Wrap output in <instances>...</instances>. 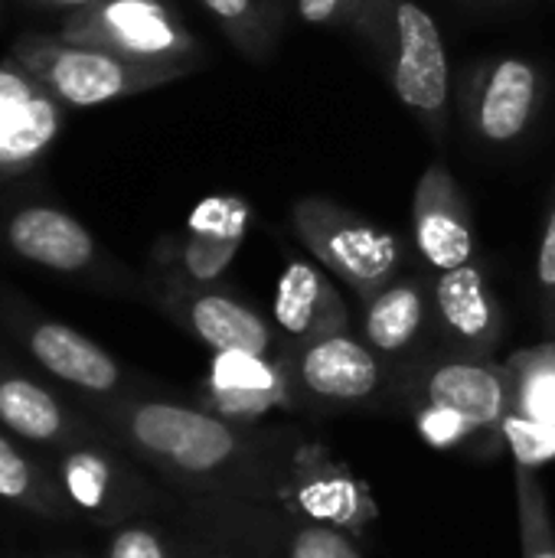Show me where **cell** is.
Listing matches in <instances>:
<instances>
[{"label":"cell","instance_id":"cell-1","mask_svg":"<svg viewBox=\"0 0 555 558\" xmlns=\"http://www.w3.org/2000/svg\"><path fill=\"white\" fill-rule=\"evenodd\" d=\"M82 405L124 454L167 487L232 500L285 494L294 448L278 451L275 441L249 432L242 422L186 402L137 396V389L114 402Z\"/></svg>","mask_w":555,"mask_h":558},{"label":"cell","instance_id":"cell-2","mask_svg":"<svg viewBox=\"0 0 555 558\" xmlns=\"http://www.w3.org/2000/svg\"><path fill=\"white\" fill-rule=\"evenodd\" d=\"M347 29L376 52L393 95L409 108L419 128L442 144L448 134L451 69L432 13L415 0H357Z\"/></svg>","mask_w":555,"mask_h":558},{"label":"cell","instance_id":"cell-3","mask_svg":"<svg viewBox=\"0 0 555 558\" xmlns=\"http://www.w3.org/2000/svg\"><path fill=\"white\" fill-rule=\"evenodd\" d=\"M62 108H95L114 98L150 92L186 78V65H150L131 62L108 49L65 43L56 33H23L13 39L10 52Z\"/></svg>","mask_w":555,"mask_h":558},{"label":"cell","instance_id":"cell-4","mask_svg":"<svg viewBox=\"0 0 555 558\" xmlns=\"http://www.w3.org/2000/svg\"><path fill=\"white\" fill-rule=\"evenodd\" d=\"M291 226L307 252L363 301L396 281L406 262L399 235L324 196L298 199L291 206Z\"/></svg>","mask_w":555,"mask_h":558},{"label":"cell","instance_id":"cell-5","mask_svg":"<svg viewBox=\"0 0 555 558\" xmlns=\"http://www.w3.org/2000/svg\"><path fill=\"white\" fill-rule=\"evenodd\" d=\"M56 36L150 65L196 69L203 59V43L170 0H98L65 13Z\"/></svg>","mask_w":555,"mask_h":558},{"label":"cell","instance_id":"cell-6","mask_svg":"<svg viewBox=\"0 0 555 558\" xmlns=\"http://www.w3.org/2000/svg\"><path fill=\"white\" fill-rule=\"evenodd\" d=\"M510 412V376L484 356L438 360L419 389V432L435 448H458L481 432H500Z\"/></svg>","mask_w":555,"mask_h":558},{"label":"cell","instance_id":"cell-7","mask_svg":"<svg viewBox=\"0 0 555 558\" xmlns=\"http://www.w3.org/2000/svg\"><path fill=\"white\" fill-rule=\"evenodd\" d=\"M46 458L75 520L114 530L131 520H141L157 504H164V490L141 477V464L124 454L105 432Z\"/></svg>","mask_w":555,"mask_h":558},{"label":"cell","instance_id":"cell-8","mask_svg":"<svg viewBox=\"0 0 555 558\" xmlns=\"http://www.w3.org/2000/svg\"><path fill=\"white\" fill-rule=\"evenodd\" d=\"M0 320L46 376L75 389L85 402H114L137 389L108 350L69 324L46 317L16 298L0 301Z\"/></svg>","mask_w":555,"mask_h":558},{"label":"cell","instance_id":"cell-9","mask_svg":"<svg viewBox=\"0 0 555 558\" xmlns=\"http://www.w3.org/2000/svg\"><path fill=\"white\" fill-rule=\"evenodd\" d=\"M546 98V75L523 56H487L471 62L461 75L458 108L464 128L484 147H507L520 141Z\"/></svg>","mask_w":555,"mask_h":558},{"label":"cell","instance_id":"cell-10","mask_svg":"<svg viewBox=\"0 0 555 558\" xmlns=\"http://www.w3.org/2000/svg\"><path fill=\"white\" fill-rule=\"evenodd\" d=\"M0 242L10 255L62 278L105 281L111 262L98 239L65 209L52 203H23L0 219Z\"/></svg>","mask_w":555,"mask_h":558},{"label":"cell","instance_id":"cell-11","mask_svg":"<svg viewBox=\"0 0 555 558\" xmlns=\"http://www.w3.org/2000/svg\"><path fill=\"white\" fill-rule=\"evenodd\" d=\"M285 497L298 517L343 530L347 536H360L379 513L370 487L321 445H294Z\"/></svg>","mask_w":555,"mask_h":558},{"label":"cell","instance_id":"cell-12","mask_svg":"<svg viewBox=\"0 0 555 558\" xmlns=\"http://www.w3.org/2000/svg\"><path fill=\"white\" fill-rule=\"evenodd\" d=\"M157 301L183 330H190L200 343H206L216 353H272V324L262 314H255L245 301L232 298L216 284H193L173 275L164 281Z\"/></svg>","mask_w":555,"mask_h":558},{"label":"cell","instance_id":"cell-13","mask_svg":"<svg viewBox=\"0 0 555 558\" xmlns=\"http://www.w3.org/2000/svg\"><path fill=\"white\" fill-rule=\"evenodd\" d=\"M281 369L288 376L291 396L307 402L357 405L373 399L383 386L379 356L350 333L285 350Z\"/></svg>","mask_w":555,"mask_h":558},{"label":"cell","instance_id":"cell-14","mask_svg":"<svg viewBox=\"0 0 555 558\" xmlns=\"http://www.w3.org/2000/svg\"><path fill=\"white\" fill-rule=\"evenodd\" d=\"M0 428L46 454L88 441L101 432L85 405H69L7 356H0Z\"/></svg>","mask_w":555,"mask_h":558},{"label":"cell","instance_id":"cell-15","mask_svg":"<svg viewBox=\"0 0 555 558\" xmlns=\"http://www.w3.org/2000/svg\"><path fill=\"white\" fill-rule=\"evenodd\" d=\"M412 239H415L422 262L435 275H445L474 262L478 235H474L471 206L455 173L442 160H432L415 183Z\"/></svg>","mask_w":555,"mask_h":558},{"label":"cell","instance_id":"cell-16","mask_svg":"<svg viewBox=\"0 0 555 558\" xmlns=\"http://www.w3.org/2000/svg\"><path fill=\"white\" fill-rule=\"evenodd\" d=\"M62 105L13 59H0V180L33 170L62 128Z\"/></svg>","mask_w":555,"mask_h":558},{"label":"cell","instance_id":"cell-17","mask_svg":"<svg viewBox=\"0 0 555 558\" xmlns=\"http://www.w3.org/2000/svg\"><path fill=\"white\" fill-rule=\"evenodd\" d=\"M432 317L442 337L461 356H487L500 340L504 317L500 304L487 284V275L478 262L435 275L432 281Z\"/></svg>","mask_w":555,"mask_h":558},{"label":"cell","instance_id":"cell-18","mask_svg":"<svg viewBox=\"0 0 555 558\" xmlns=\"http://www.w3.org/2000/svg\"><path fill=\"white\" fill-rule=\"evenodd\" d=\"M275 327L291 347L350 333V311L334 281L311 262L291 258L275 291Z\"/></svg>","mask_w":555,"mask_h":558},{"label":"cell","instance_id":"cell-19","mask_svg":"<svg viewBox=\"0 0 555 558\" xmlns=\"http://www.w3.org/2000/svg\"><path fill=\"white\" fill-rule=\"evenodd\" d=\"M209 405L229 422H252L278 405H291V386L281 360L252 353H216L209 366Z\"/></svg>","mask_w":555,"mask_h":558},{"label":"cell","instance_id":"cell-20","mask_svg":"<svg viewBox=\"0 0 555 558\" xmlns=\"http://www.w3.org/2000/svg\"><path fill=\"white\" fill-rule=\"evenodd\" d=\"M432 317V291L419 278H396L366 301L363 340L376 356L412 350Z\"/></svg>","mask_w":555,"mask_h":558},{"label":"cell","instance_id":"cell-21","mask_svg":"<svg viewBox=\"0 0 555 558\" xmlns=\"http://www.w3.org/2000/svg\"><path fill=\"white\" fill-rule=\"evenodd\" d=\"M0 500L46 523L75 520L49 458L29 454L3 432H0Z\"/></svg>","mask_w":555,"mask_h":558},{"label":"cell","instance_id":"cell-22","mask_svg":"<svg viewBox=\"0 0 555 558\" xmlns=\"http://www.w3.org/2000/svg\"><path fill=\"white\" fill-rule=\"evenodd\" d=\"M200 3L245 59L265 62L275 52L281 33L278 0H200Z\"/></svg>","mask_w":555,"mask_h":558},{"label":"cell","instance_id":"cell-23","mask_svg":"<svg viewBox=\"0 0 555 558\" xmlns=\"http://www.w3.org/2000/svg\"><path fill=\"white\" fill-rule=\"evenodd\" d=\"M504 366L510 376V412L555 425V343L520 350Z\"/></svg>","mask_w":555,"mask_h":558},{"label":"cell","instance_id":"cell-24","mask_svg":"<svg viewBox=\"0 0 555 558\" xmlns=\"http://www.w3.org/2000/svg\"><path fill=\"white\" fill-rule=\"evenodd\" d=\"M517 510H520L523 558H555V526L546 507V494L533 468H520V464H517Z\"/></svg>","mask_w":555,"mask_h":558},{"label":"cell","instance_id":"cell-25","mask_svg":"<svg viewBox=\"0 0 555 558\" xmlns=\"http://www.w3.org/2000/svg\"><path fill=\"white\" fill-rule=\"evenodd\" d=\"M239 239H213L190 232L186 242L177 248V278L193 284H216V278L229 268L239 252Z\"/></svg>","mask_w":555,"mask_h":558},{"label":"cell","instance_id":"cell-26","mask_svg":"<svg viewBox=\"0 0 555 558\" xmlns=\"http://www.w3.org/2000/svg\"><path fill=\"white\" fill-rule=\"evenodd\" d=\"M500 438L507 441L520 468L536 471L540 464L555 461V425L530 422L517 412H507V418L500 422Z\"/></svg>","mask_w":555,"mask_h":558},{"label":"cell","instance_id":"cell-27","mask_svg":"<svg viewBox=\"0 0 555 558\" xmlns=\"http://www.w3.org/2000/svg\"><path fill=\"white\" fill-rule=\"evenodd\" d=\"M105 558H190V556H183V553L177 549V543H173L164 530H157V526H150V523H144V520H131V523H124V526H114V530H111V536H108V543H105Z\"/></svg>","mask_w":555,"mask_h":558},{"label":"cell","instance_id":"cell-28","mask_svg":"<svg viewBox=\"0 0 555 558\" xmlns=\"http://www.w3.org/2000/svg\"><path fill=\"white\" fill-rule=\"evenodd\" d=\"M281 558H363L343 530L324 526V523H291V539Z\"/></svg>","mask_w":555,"mask_h":558},{"label":"cell","instance_id":"cell-29","mask_svg":"<svg viewBox=\"0 0 555 558\" xmlns=\"http://www.w3.org/2000/svg\"><path fill=\"white\" fill-rule=\"evenodd\" d=\"M245 219L249 209L236 196H216L200 203V209L190 219V232L196 235H213V239H239L245 235Z\"/></svg>","mask_w":555,"mask_h":558},{"label":"cell","instance_id":"cell-30","mask_svg":"<svg viewBox=\"0 0 555 558\" xmlns=\"http://www.w3.org/2000/svg\"><path fill=\"white\" fill-rule=\"evenodd\" d=\"M536 288L543 301V314L555 327V190L550 196L543 235H540V255H536Z\"/></svg>","mask_w":555,"mask_h":558},{"label":"cell","instance_id":"cell-31","mask_svg":"<svg viewBox=\"0 0 555 558\" xmlns=\"http://www.w3.org/2000/svg\"><path fill=\"white\" fill-rule=\"evenodd\" d=\"M294 7L307 26H347L357 0H294Z\"/></svg>","mask_w":555,"mask_h":558},{"label":"cell","instance_id":"cell-32","mask_svg":"<svg viewBox=\"0 0 555 558\" xmlns=\"http://www.w3.org/2000/svg\"><path fill=\"white\" fill-rule=\"evenodd\" d=\"M23 7H33V10H82V7H92L98 0H20Z\"/></svg>","mask_w":555,"mask_h":558},{"label":"cell","instance_id":"cell-33","mask_svg":"<svg viewBox=\"0 0 555 558\" xmlns=\"http://www.w3.org/2000/svg\"><path fill=\"white\" fill-rule=\"evenodd\" d=\"M471 3H497V0H471Z\"/></svg>","mask_w":555,"mask_h":558},{"label":"cell","instance_id":"cell-34","mask_svg":"<svg viewBox=\"0 0 555 558\" xmlns=\"http://www.w3.org/2000/svg\"><path fill=\"white\" fill-rule=\"evenodd\" d=\"M0 23H3V0H0Z\"/></svg>","mask_w":555,"mask_h":558},{"label":"cell","instance_id":"cell-35","mask_svg":"<svg viewBox=\"0 0 555 558\" xmlns=\"http://www.w3.org/2000/svg\"><path fill=\"white\" fill-rule=\"evenodd\" d=\"M200 558H226V556H200Z\"/></svg>","mask_w":555,"mask_h":558},{"label":"cell","instance_id":"cell-36","mask_svg":"<svg viewBox=\"0 0 555 558\" xmlns=\"http://www.w3.org/2000/svg\"><path fill=\"white\" fill-rule=\"evenodd\" d=\"M49 558H75V556H49Z\"/></svg>","mask_w":555,"mask_h":558}]
</instances>
